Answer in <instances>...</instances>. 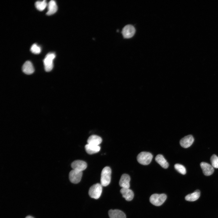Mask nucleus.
I'll list each match as a JSON object with an SVG mask.
<instances>
[{
    "label": "nucleus",
    "instance_id": "nucleus-1",
    "mask_svg": "<svg viewBox=\"0 0 218 218\" xmlns=\"http://www.w3.org/2000/svg\"><path fill=\"white\" fill-rule=\"evenodd\" d=\"M111 170L109 167H105L101 173V183L102 186L106 187L110 183L111 180Z\"/></svg>",
    "mask_w": 218,
    "mask_h": 218
},
{
    "label": "nucleus",
    "instance_id": "nucleus-2",
    "mask_svg": "<svg viewBox=\"0 0 218 218\" xmlns=\"http://www.w3.org/2000/svg\"><path fill=\"white\" fill-rule=\"evenodd\" d=\"M102 190V186L101 184L97 183L93 185L90 187L88 194L91 198L97 199L101 196Z\"/></svg>",
    "mask_w": 218,
    "mask_h": 218
},
{
    "label": "nucleus",
    "instance_id": "nucleus-3",
    "mask_svg": "<svg viewBox=\"0 0 218 218\" xmlns=\"http://www.w3.org/2000/svg\"><path fill=\"white\" fill-rule=\"evenodd\" d=\"M153 155L149 152H142L140 153L137 157V160L138 162L143 165H147L151 162Z\"/></svg>",
    "mask_w": 218,
    "mask_h": 218
},
{
    "label": "nucleus",
    "instance_id": "nucleus-4",
    "mask_svg": "<svg viewBox=\"0 0 218 218\" xmlns=\"http://www.w3.org/2000/svg\"><path fill=\"white\" fill-rule=\"evenodd\" d=\"M167 197V195L164 193L154 194L150 196V201L153 205L159 206L163 203L166 200Z\"/></svg>",
    "mask_w": 218,
    "mask_h": 218
},
{
    "label": "nucleus",
    "instance_id": "nucleus-5",
    "mask_svg": "<svg viewBox=\"0 0 218 218\" xmlns=\"http://www.w3.org/2000/svg\"><path fill=\"white\" fill-rule=\"evenodd\" d=\"M55 57V55L53 53L48 54L43 60L45 70L47 72L51 71L53 67V61Z\"/></svg>",
    "mask_w": 218,
    "mask_h": 218
},
{
    "label": "nucleus",
    "instance_id": "nucleus-6",
    "mask_svg": "<svg viewBox=\"0 0 218 218\" xmlns=\"http://www.w3.org/2000/svg\"><path fill=\"white\" fill-rule=\"evenodd\" d=\"M82 175V172L73 169L69 173V179L71 183H77L80 182Z\"/></svg>",
    "mask_w": 218,
    "mask_h": 218
},
{
    "label": "nucleus",
    "instance_id": "nucleus-7",
    "mask_svg": "<svg viewBox=\"0 0 218 218\" xmlns=\"http://www.w3.org/2000/svg\"><path fill=\"white\" fill-rule=\"evenodd\" d=\"M135 32L134 27L131 25H128L123 28L122 33L124 38H128L132 37L134 34Z\"/></svg>",
    "mask_w": 218,
    "mask_h": 218
},
{
    "label": "nucleus",
    "instance_id": "nucleus-8",
    "mask_svg": "<svg viewBox=\"0 0 218 218\" xmlns=\"http://www.w3.org/2000/svg\"><path fill=\"white\" fill-rule=\"evenodd\" d=\"M71 166L73 170L82 172L87 168V164L84 161L78 160L73 162Z\"/></svg>",
    "mask_w": 218,
    "mask_h": 218
},
{
    "label": "nucleus",
    "instance_id": "nucleus-9",
    "mask_svg": "<svg viewBox=\"0 0 218 218\" xmlns=\"http://www.w3.org/2000/svg\"><path fill=\"white\" fill-rule=\"evenodd\" d=\"M194 139L191 135L186 136L180 140V144L181 147L184 148H187L190 147L193 143Z\"/></svg>",
    "mask_w": 218,
    "mask_h": 218
},
{
    "label": "nucleus",
    "instance_id": "nucleus-10",
    "mask_svg": "<svg viewBox=\"0 0 218 218\" xmlns=\"http://www.w3.org/2000/svg\"><path fill=\"white\" fill-rule=\"evenodd\" d=\"M200 166L204 175L209 176L213 173L214 170L212 165L206 162H202L200 164Z\"/></svg>",
    "mask_w": 218,
    "mask_h": 218
},
{
    "label": "nucleus",
    "instance_id": "nucleus-11",
    "mask_svg": "<svg viewBox=\"0 0 218 218\" xmlns=\"http://www.w3.org/2000/svg\"><path fill=\"white\" fill-rule=\"evenodd\" d=\"M130 178L127 174H124L122 175L119 182V184L122 188H129L130 187Z\"/></svg>",
    "mask_w": 218,
    "mask_h": 218
},
{
    "label": "nucleus",
    "instance_id": "nucleus-12",
    "mask_svg": "<svg viewBox=\"0 0 218 218\" xmlns=\"http://www.w3.org/2000/svg\"><path fill=\"white\" fill-rule=\"evenodd\" d=\"M120 191L122 197L127 201H130L133 199L134 197L133 192L129 188H122Z\"/></svg>",
    "mask_w": 218,
    "mask_h": 218
},
{
    "label": "nucleus",
    "instance_id": "nucleus-13",
    "mask_svg": "<svg viewBox=\"0 0 218 218\" xmlns=\"http://www.w3.org/2000/svg\"><path fill=\"white\" fill-rule=\"evenodd\" d=\"M110 218H126L125 214L122 211L117 210H110L108 211Z\"/></svg>",
    "mask_w": 218,
    "mask_h": 218
},
{
    "label": "nucleus",
    "instance_id": "nucleus-14",
    "mask_svg": "<svg viewBox=\"0 0 218 218\" xmlns=\"http://www.w3.org/2000/svg\"><path fill=\"white\" fill-rule=\"evenodd\" d=\"M22 70L27 74H31L34 71V68L32 63L30 61H27L23 65Z\"/></svg>",
    "mask_w": 218,
    "mask_h": 218
},
{
    "label": "nucleus",
    "instance_id": "nucleus-15",
    "mask_svg": "<svg viewBox=\"0 0 218 218\" xmlns=\"http://www.w3.org/2000/svg\"><path fill=\"white\" fill-rule=\"evenodd\" d=\"M48 11L46 15H50L54 14L58 10V7L56 2L54 0H51L48 5Z\"/></svg>",
    "mask_w": 218,
    "mask_h": 218
},
{
    "label": "nucleus",
    "instance_id": "nucleus-16",
    "mask_svg": "<svg viewBox=\"0 0 218 218\" xmlns=\"http://www.w3.org/2000/svg\"><path fill=\"white\" fill-rule=\"evenodd\" d=\"M102 139L99 136L95 135L90 136L87 140L88 144L99 146L101 143Z\"/></svg>",
    "mask_w": 218,
    "mask_h": 218
},
{
    "label": "nucleus",
    "instance_id": "nucleus-17",
    "mask_svg": "<svg viewBox=\"0 0 218 218\" xmlns=\"http://www.w3.org/2000/svg\"><path fill=\"white\" fill-rule=\"evenodd\" d=\"M85 148L87 153L90 154L96 153L98 152L100 150V147L99 146L88 144L85 145Z\"/></svg>",
    "mask_w": 218,
    "mask_h": 218
},
{
    "label": "nucleus",
    "instance_id": "nucleus-18",
    "mask_svg": "<svg viewBox=\"0 0 218 218\" xmlns=\"http://www.w3.org/2000/svg\"><path fill=\"white\" fill-rule=\"evenodd\" d=\"M155 160L163 168L167 169L168 167L169 164L163 155L158 154L156 157Z\"/></svg>",
    "mask_w": 218,
    "mask_h": 218
},
{
    "label": "nucleus",
    "instance_id": "nucleus-19",
    "mask_svg": "<svg viewBox=\"0 0 218 218\" xmlns=\"http://www.w3.org/2000/svg\"><path fill=\"white\" fill-rule=\"evenodd\" d=\"M200 196V191L196 190L192 193L187 195L185 197V200L189 201H193L197 200Z\"/></svg>",
    "mask_w": 218,
    "mask_h": 218
},
{
    "label": "nucleus",
    "instance_id": "nucleus-20",
    "mask_svg": "<svg viewBox=\"0 0 218 218\" xmlns=\"http://www.w3.org/2000/svg\"><path fill=\"white\" fill-rule=\"evenodd\" d=\"M47 5V2L45 0L42 1H37L35 3V6L36 8L40 11H43Z\"/></svg>",
    "mask_w": 218,
    "mask_h": 218
},
{
    "label": "nucleus",
    "instance_id": "nucleus-21",
    "mask_svg": "<svg viewBox=\"0 0 218 218\" xmlns=\"http://www.w3.org/2000/svg\"><path fill=\"white\" fill-rule=\"evenodd\" d=\"M174 167L175 169L181 174L184 175L186 173V169L183 165L177 164L174 165Z\"/></svg>",
    "mask_w": 218,
    "mask_h": 218
},
{
    "label": "nucleus",
    "instance_id": "nucleus-22",
    "mask_svg": "<svg viewBox=\"0 0 218 218\" xmlns=\"http://www.w3.org/2000/svg\"><path fill=\"white\" fill-rule=\"evenodd\" d=\"M210 161L212 166L215 168H218V157L215 154L213 155L210 158Z\"/></svg>",
    "mask_w": 218,
    "mask_h": 218
},
{
    "label": "nucleus",
    "instance_id": "nucleus-23",
    "mask_svg": "<svg viewBox=\"0 0 218 218\" xmlns=\"http://www.w3.org/2000/svg\"><path fill=\"white\" fill-rule=\"evenodd\" d=\"M30 50L32 53L37 54L41 52V48L37 44H34L31 46Z\"/></svg>",
    "mask_w": 218,
    "mask_h": 218
},
{
    "label": "nucleus",
    "instance_id": "nucleus-24",
    "mask_svg": "<svg viewBox=\"0 0 218 218\" xmlns=\"http://www.w3.org/2000/svg\"><path fill=\"white\" fill-rule=\"evenodd\" d=\"M25 218H34L32 216H26Z\"/></svg>",
    "mask_w": 218,
    "mask_h": 218
}]
</instances>
